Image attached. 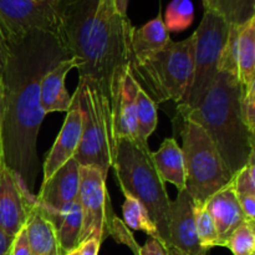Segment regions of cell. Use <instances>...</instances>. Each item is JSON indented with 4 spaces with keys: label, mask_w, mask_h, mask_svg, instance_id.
<instances>
[{
    "label": "cell",
    "mask_w": 255,
    "mask_h": 255,
    "mask_svg": "<svg viewBox=\"0 0 255 255\" xmlns=\"http://www.w3.org/2000/svg\"><path fill=\"white\" fill-rule=\"evenodd\" d=\"M133 29L116 0H59L57 4V37L67 55L81 61L79 81L96 90L116 148L117 105L129 69Z\"/></svg>",
    "instance_id": "1"
},
{
    "label": "cell",
    "mask_w": 255,
    "mask_h": 255,
    "mask_svg": "<svg viewBox=\"0 0 255 255\" xmlns=\"http://www.w3.org/2000/svg\"><path fill=\"white\" fill-rule=\"evenodd\" d=\"M2 159V152H1V122H0V161Z\"/></svg>",
    "instance_id": "39"
},
{
    "label": "cell",
    "mask_w": 255,
    "mask_h": 255,
    "mask_svg": "<svg viewBox=\"0 0 255 255\" xmlns=\"http://www.w3.org/2000/svg\"><path fill=\"white\" fill-rule=\"evenodd\" d=\"M136 116L138 142L147 143V139L156 129L158 124L157 105L138 85L136 94Z\"/></svg>",
    "instance_id": "25"
},
{
    "label": "cell",
    "mask_w": 255,
    "mask_h": 255,
    "mask_svg": "<svg viewBox=\"0 0 255 255\" xmlns=\"http://www.w3.org/2000/svg\"><path fill=\"white\" fill-rule=\"evenodd\" d=\"M25 228L31 255H62L54 226L36 199L29 211Z\"/></svg>",
    "instance_id": "17"
},
{
    "label": "cell",
    "mask_w": 255,
    "mask_h": 255,
    "mask_svg": "<svg viewBox=\"0 0 255 255\" xmlns=\"http://www.w3.org/2000/svg\"><path fill=\"white\" fill-rule=\"evenodd\" d=\"M194 223H196L197 236H198L202 248L209 252L214 247H219L216 224L203 206L194 204Z\"/></svg>",
    "instance_id": "27"
},
{
    "label": "cell",
    "mask_w": 255,
    "mask_h": 255,
    "mask_svg": "<svg viewBox=\"0 0 255 255\" xmlns=\"http://www.w3.org/2000/svg\"><path fill=\"white\" fill-rule=\"evenodd\" d=\"M237 194L255 196V162L252 159L232 178Z\"/></svg>",
    "instance_id": "29"
},
{
    "label": "cell",
    "mask_w": 255,
    "mask_h": 255,
    "mask_svg": "<svg viewBox=\"0 0 255 255\" xmlns=\"http://www.w3.org/2000/svg\"><path fill=\"white\" fill-rule=\"evenodd\" d=\"M15 237H10L0 228V255H10L11 254L12 242Z\"/></svg>",
    "instance_id": "36"
},
{
    "label": "cell",
    "mask_w": 255,
    "mask_h": 255,
    "mask_svg": "<svg viewBox=\"0 0 255 255\" xmlns=\"http://www.w3.org/2000/svg\"><path fill=\"white\" fill-rule=\"evenodd\" d=\"M167 253L179 255H201L208 253L202 248L194 223V201L187 189L178 192L176 201L171 202L168 222Z\"/></svg>",
    "instance_id": "12"
},
{
    "label": "cell",
    "mask_w": 255,
    "mask_h": 255,
    "mask_svg": "<svg viewBox=\"0 0 255 255\" xmlns=\"http://www.w3.org/2000/svg\"><path fill=\"white\" fill-rule=\"evenodd\" d=\"M206 211L216 224L219 238V247L226 246L231 234L244 222H248L239 206L233 182L209 197L203 204Z\"/></svg>",
    "instance_id": "15"
},
{
    "label": "cell",
    "mask_w": 255,
    "mask_h": 255,
    "mask_svg": "<svg viewBox=\"0 0 255 255\" xmlns=\"http://www.w3.org/2000/svg\"><path fill=\"white\" fill-rule=\"evenodd\" d=\"M125 202L122 206V216L124 223L132 231H141L148 234L149 238H156L159 241L158 232L156 226L152 222L148 212L143 207V204L138 199L133 198L129 194L124 193Z\"/></svg>",
    "instance_id": "24"
},
{
    "label": "cell",
    "mask_w": 255,
    "mask_h": 255,
    "mask_svg": "<svg viewBox=\"0 0 255 255\" xmlns=\"http://www.w3.org/2000/svg\"><path fill=\"white\" fill-rule=\"evenodd\" d=\"M101 242L97 239H87L79 246V255H99Z\"/></svg>",
    "instance_id": "35"
},
{
    "label": "cell",
    "mask_w": 255,
    "mask_h": 255,
    "mask_svg": "<svg viewBox=\"0 0 255 255\" xmlns=\"http://www.w3.org/2000/svg\"><path fill=\"white\" fill-rule=\"evenodd\" d=\"M231 25L216 11L204 9L203 17L194 34V70L191 86L181 109L196 106L206 95L218 75V64L222 51L228 39Z\"/></svg>",
    "instance_id": "7"
},
{
    "label": "cell",
    "mask_w": 255,
    "mask_h": 255,
    "mask_svg": "<svg viewBox=\"0 0 255 255\" xmlns=\"http://www.w3.org/2000/svg\"><path fill=\"white\" fill-rule=\"evenodd\" d=\"M107 176L97 167L80 166V188L77 201L81 207L82 229L80 244L87 239L102 243L107 227Z\"/></svg>",
    "instance_id": "10"
},
{
    "label": "cell",
    "mask_w": 255,
    "mask_h": 255,
    "mask_svg": "<svg viewBox=\"0 0 255 255\" xmlns=\"http://www.w3.org/2000/svg\"><path fill=\"white\" fill-rule=\"evenodd\" d=\"M80 253H79V247H77L76 249H74V251H71V252H69V253H66L65 255H79Z\"/></svg>",
    "instance_id": "40"
},
{
    "label": "cell",
    "mask_w": 255,
    "mask_h": 255,
    "mask_svg": "<svg viewBox=\"0 0 255 255\" xmlns=\"http://www.w3.org/2000/svg\"><path fill=\"white\" fill-rule=\"evenodd\" d=\"M10 255H31V253H30L26 228L25 227L15 236L11 247V254Z\"/></svg>",
    "instance_id": "31"
},
{
    "label": "cell",
    "mask_w": 255,
    "mask_h": 255,
    "mask_svg": "<svg viewBox=\"0 0 255 255\" xmlns=\"http://www.w3.org/2000/svg\"><path fill=\"white\" fill-rule=\"evenodd\" d=\"M80 164L71 158L60 167L46 182H42L36 202L45 209L60 212L70 206L79 196Z\"/></svg>",
    "instance_id": "14"
},
{
    "label": "cell",
    "mask_w": 255,
    "mask_h": 255,
    "mask_svg": "<svg viewBox=\"0 0 255 255\" xmlns=\"http://www.w3.org/2000/svg\"><path fill=\"white\" fill-rule=\"evenodd\" d=\"M204 9L221 15L229 25L246 24L255 17V0H203Z\"/></svg>",
    "instance_id": "23"
},
{
    "label": "cell",
    "mask_w": 255,
    "mask_h": 255,
    "mask_svg": "<svg viewBox=\"0 0 255 255\" xmlns=\"http://www.w3.org/2000/svg\"><path fill=\"white\" fill-rule=\"evenodd\" d=\"M82 129V112L80 106L79 95L75 91L72 95V104L69 111L66 112V119L59 132L54 146L47 153L44 162L42 172L44 178L42 182H46L57 169L64 166L66 162L74 158L75 153L79 147L81 138Z\"/></svg>",
    "instance_id": "13"
},
{
    "label": "cell",
    "mask_w": 255,
    "mask_h": 255,
    "mask_svg": "<svg viewBox=\"0 0 255 255\" xmlns=\"http://www.w3.org/2000/svg\"><path fill=\"white\" fill-rule=\"evenodd\" d=\"M181 136L186 166V189L196 206H203L209 197L232 181L233 174L201 126L183 121Z\"/></svg>",
    "instance_id": "6"
},
{
    "label": "cell",
    "mask_w": 255,
    "mask_h": 255,
    "mask_svg": "<svg viewBox=\"0 0 255 255\" xmlns=\"http://www.w3.org/2000/svg\"><path fill=\"white\" fill-rule=\"evenodd\" d=\"M117 7L122 14L127 15V5H128V0H116Z\"/></svg>",
    "instance_id": "37"
},
{
    "label": "cell",
    "mask_w": 255,
    "mask_h": 255,
    "mask_svg": "<svg viewBox=\"0 0 255 255\" xmlns=\"http://www.w3.org/2000/svg\"><path fill=\"white\" fill-rule=\"evenodd\" d=\"M7 55H9V46H7L6 40L0 30V95L2 92V77H4L5 67H6Z\"/></svg>",
    "instance_id": "34"
},
{
    "label": "cell",
    "mask_w": 255,
    "mask_h": 255,
    "mask_svg": "<svg viewBox=\"0 0 255 255\" xmlns=\"http://www.w3.org/2000/svg\"><path fill=\"white\" fill-rule=\"evenodd\" d=\"M167 255H179L177 253H167ZM201 255H208V253H204V254H201Z\"/></svg>",
    "instance_id": "41"
},
{
    "label": "cell",
    "mask_w": 255,
    "mask_h": 255,
    "mask_svg": "<svg viewBox=\"0 0 255 255\" xmlns=\"http://www.w3.org/2000/svg\"><path fill=\"white\" fill-rule=\"evenodd\" d=\"M242 212L248 222H254L255 219V196L252 194H237Z\"/></svg>",
    "instance_id": "32"
},
{
    "label": "cell",
    "mask_w": 255,
    "mask_h": 255,
    "mask_svg": "<svg viewBox=\"0 0 255 255\" xmlns=\"http://www.w3.org/2000/svg\"><path fill=\"white\" fill-rule=\"evenodd\" d=\"M194 34L182 41H169L154 51L131 55L129 67L146 94L158 105L183 101L194 70Z\"/></svg>",
    "instance_id": "5"
},
{
    "label": "cell",
    "mask_w": 255,
    "mask_h": 255,
    "mask_svg": "<svg viewBox=\"0 0 255 255\" xmlns=\"http://www.w3.org/2000/svg\"><path fill=\"white\" fill-rule=\"evenodd\" d=\"M76 92L82 112V129L74 158L80 166L97 167L107 176L114 163L116 146L99 95L92 85L81 81H79Z\"/></svg>",
    "instance_id": "8"
},
{
    "label": "cell",
    "mask_w": 255,
    "mask_h": 255,
    "mask_svg": "<svg viewBox=\"0 0 255 255\" xmlns=\"http://www.w3.org/2000/svg\"><path fill=\"white\" fill-rule=\"evenodd\" d=\"M242 96L243 87L238 77L219 71L196 106L177 107L183 121L193 122L204 129L233 176L255 157V134L244 122Z\"/></svg>",
    "instance_id": "3"
},
{
    "label": "cell",
    "mask_w": 255,
    "mask_h": 255,
    "mask_svg": "<svg viewBox=\"0 0 255 255\" xmlns=\"http://www.w3.org/2000/svg\"><path fill=\"white\" fill-rule=\"evenodd\" d=\"M112 168L122 193L138 199L156 226L159 242H168L171 199L166 183L157 173L148 144L132 139H119Z\"/></svg>",
    "instance_id": "4"
},
{
    "label": "cell",
    "mask_w": 255,
    "mask_h": 255,
    "mask_svg": "<svg viewBox=\"0 0 255 255\" xmlns=\"http://www.w3.org/2000/svg\"><path fill=\"white\" fill-rule=\"evenodd\" d=\"M242 114L249 131L255 134V84L243 89Z\"/></svg>",
    "instance_id": "30"
},
{
    "label": "cell",
    "mask_w": 255,
    "mask_h": 255,
    "mask_svg": "<svg viewBox=\"0 0 255 255\" xmlns=\"http://www.w3.org/2000/svg\"><path fill=\"white\" fill-rule=\"evenodd\" d=\"M46 218L51 222L56 232L61 254L65 255L80 246L82 229V213L79 201L72 202L60 212H51L41 206Z\"/></svg>",
    "instance_id": "18"
},
{
    "label": "cell",
    "mask_w": 255,
    "mask_h": 255,
    "mask_svg": "<svg viewBox=\"0 0 255 255\" xmlns=\"http://www.w3.org/2000/svg\"><path fill=\"white\" fill-rule=\"evenodd\" d=\"M59 0H0V30L7 44L29 32H57Z\"/></svg>",
    "instance_id": "9"
},
{
    "label": "cell",
    "mask_w": 255,
    "mask_h": 255,
    "mask_svg": "<svg viewBox=\"0 0 255 255\" xmlns=\"http://www.w3.org/2000/svg\"><path fill=\"white\" fill-rule=\"evenodd\" d=\"M7 46L1 92L2 159L34 194L40 169L37 136L45 117L40 106V82L60 60L70 56L57 35L50 31H31Z\"/></svg>",
    "instance_id": "2"
},
{
    "label": "cell",
    "mask_w": 255,
    "mask_h": 255,
    "mask_svg": "<svg viewBox=\"0 0 255 255\" xmlns=\"http://www.w3.org/2000/svg\"><path fill=\"white\" fill-rule=\"evenodd\" d=\"M152 162L162 181L173 184L179 191L186 189V166L182 148L174 138H166L158 151L151 152Z\"/></svg>",
    "instance_id": "20"
},
{
    "label": "cell",
    "mask_w": 255,
    "mask_h": 255,
    "mask_svg": "<svg viewBox=\"0 0 255 255\" xmlns=\"http://www.w3.org/2000/svg\"><path fill=\"white\" fill-rule=\"evenodd\" d=\"M138 82L134 79L131 67L125 74L120 90L116 114V138L138 141L136 116V94Z\"/></svg>",
    "instance_id": "19"
},
{
    "label": "cell",
    "mask_w": 255,
    "mask_h": 255,
    "mask_svg": "<svg viewBox=\"0 0 255 255\" xmlns=\"http://www.w3.org/2000/svg\"><path fill=\"white\" fill-rule=\"evenodd\" d=\"M0 122H2V97L0 95Z\"/></svg>",
    "instance_id": "38"
},
{
    "label": "cell",
    "mask_w": 255,
    "mask_h": 255,
    "mask_svg": "<svg viewBox=\"0 0 255 255\" xmlns=\"http://www.w3.org/2000/svg\"><path fill=\"white\" fill-rule=\"evenodd\" d=\"M171 41L169 31L164 25L163 17L159 12L154 19L146 22L141 27H134L131 36L132 54L154 51L166 46Z\"/></svg>",
    "instance_id": "22"
},
{
    "label": "cell",
    "mask_w": 255,
    "mask_h": 255,
    "mask_svg": "<svg viewBox=\"0 0 255 255\" xmlns=\"http://www.w3.org/2000/svg\"><path fill=\"white\" fill-rule=\"evenodd\" d=\"M194 19V6L191 0H172L166 9L164 25L169 32L188 29Z\"/></svg>",
    "instance_id": "26"
},
{
    "label": "cell",
    "mask_w": 255,
    "mask_h": 255,
    "mask_svg": "<svg viewBox=\"0 0 255 255\" xmlns=\"http://www.w3.org/2000/svg\"><path fill=\"white\" fill-rule=\"evenodd\" d=\"M136 255H167V252L158 239L149 238L143 247H139Z\"/></svg>",
    "instance_id": "33"
},
{
    "label": "cell",
    "mask_w": 255,
    "mask_h": 255,
    "mask_svg": "<svg viewBox=\"0 0 255 255\" xmlns=\"http://www.w3.org/2000/svg\"><path fill=\"white\" fill-rule=\"evenodd\" d=\"M237 66L243 89L255 84V17L239 26Z\"/></svg>",
    "instance_id": "21"
},
{
    "label": "cell",
    "mask_w": 255,
    "mask_h": 255,
    "mask_svg": "<svg viewBox=\"0 0 255 255\" xmlns=\"http://www.w3.org/2000/svg\"><path fill=\"white\" fill-rule=\"evenodd\" d=\"M81 61L75 57L62 59L50 69L40 82V106L46 114L67 112L71 107L72 96L65 87V79L72 69H79Z\"/></svg>",
    "instance_id": "16"
},
{
    "label": "cell",
    "mask_w": 255,
    "mask_h": 255,
    "mask_svg": "<svg viewBox=\"0 0 255 255\" xmlns=\"http://www.w3.org/2000/svg\"><path fill=\"white\" fill-rule=\"evenodd\" d=\"M254 226V222H244L231 234L224 247L233 255H255Z\"/></svg>",
    "instance_id": "28"
},
{
    "label": "cell",
    "mask_w": 255,
    "mask_h": 255,
    "mask_svg": "<svg viewBox=\"0 0 255 255\" xmlns=\"http://www.w3.org/2000/svg\"><path fill=\"white\" fill-rule=\"evenodd\" d=\"M36 197L29 193L20 177L0 161V228L15 237L25 227Z\"/></svg>",
    "instance_id": "11"
}]
</instances>
